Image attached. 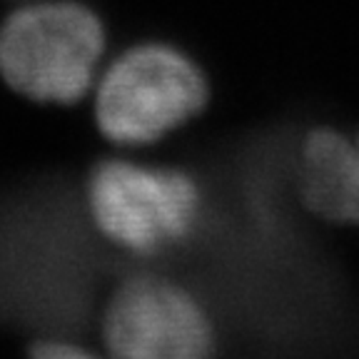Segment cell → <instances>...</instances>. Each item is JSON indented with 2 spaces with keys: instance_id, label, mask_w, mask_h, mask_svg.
<instances>
[{
  "instance_id": "cell-1",
  "label": "cell",
  "mask_w": 359,
  "mask_h": 359,
  "mask_svg": "<svg viewBox=\"0 0 359 359\" xmlns=\"http://www.w3.org/2000/svg\"><path fill=\"white\" fill-rule=\"evenodd\" d=\"M90 230L125 264H160L202 230L208 190L190 168L155 152L110 150L80 182Z\"/></svg>"
},
{
  "instance_id": "cell-2",
  "label": "cell",
  "mask_w": 359,
  "mask_h": 359,
  "mask_svg": "<svg viewBox=\"0 0 359 359\" xmlns=\"http://www.w3.org/2000/svg\"><path fill=\"white\" fill-rule=\"evenodd\" d=\"M210 100L212 85L192 53L142 38L110 53L88 102L110 150L147 152L200 120Z\"/></svg>"
},
{
  "instance_id": "cell-3",
  "label": "cell",
  "mask_w": 359,
  "mask_h": 359,
  "mask_svg": "<svg viewBox=\"0 0 359 359\" xmlns=\"http://www.w3.org/2000/svg\"><path fill=\"white\" fill-rule=\"evenodd\" d=\"M112 43L88 0H18L0 18V80L33 105L90 100Z\"/></svg>"
},
{
  "instance_id": "cell-4",
  "label": "cell",
  "mask_w": 359,
  "mask_h": 359,
  "mask_svg": "<svg viewBox=\"0 0 359 359\" xmlns=\"http://www.w3.org/2000/svg\"><path fill=\"white\" fill-rule=\"evenodd\" d=\"M97 347L110 359H217L219 327L208 299L168 269L125 267L97 312Z\"/></svg>"
},
{
  "instance_id": "cell-5",
  "label": "cell",
  "mask_w": 359,
  "mask_h": 359,
  "mask_svg": "<svg viewBox=\"0 0 359 359\" xmlns=\"http://www.w3.org/2000/svg\"><path fill=\"white\" fill-rule=\"evenodd\" d=\"M294 195L314 222L359 232V128L314 125L294 147Z\"/></svg>"
},
{
  "instance_id": "cell-6",
  "label": "cell",
  "mask_w": 359,
  "mask_h": 359,
  "mask_svg": "<svg viewBox=\"0 0 359 359\" xmlns=\"http://www.w3.org/2000/svg\"><path fill=\"white\" fill-rule=\"evenodd\" d=\"M25 357L30 359H97L100 349L93 342L75 334H40L30 339L25 347Z\"/></svg>"
},
{
  "instance_id": "cell-7",
  "label": "cell",
  "mask_w": 359,
  "mask_h": 359,
  "mask_svg": "<svg viewBox=\"0 0 359 359\" xmlns=\"http://www.w3.org/2000/svg\"><path fill=\"white\" fill-rule=\"evenodd\" d=\"M8 3H18V0H8Z\"/></svg>"
}]
</instances>
